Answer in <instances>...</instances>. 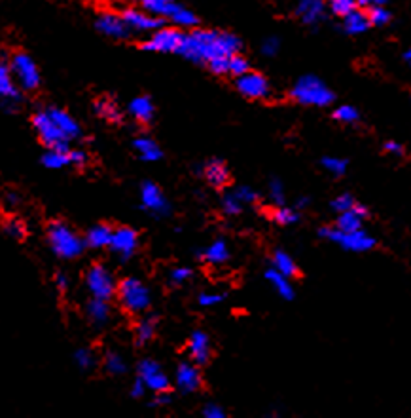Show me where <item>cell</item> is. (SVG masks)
Listing matches in <instances>:
<instances>
[{"instance_id":"6da1fadb","label":"cell","mask_w":411,"mask_h":418,"mask_svg":"<svg viewBox=\"0 0 411 418\" xmlns=\"http://www.w3.org/2000/svg\"><path fill=\"white\" fill-rule=\"evenodd\" d=\"M241 50V40L224 31L195 29L184 36L180 56L193 63H209L216 58H231Z\"/></svg>"},{"instance_id":"7a4b0ae2","label":"cell","mask_w":411,"mask_h":418,"mask_svg":"<svg viewBox=\"0 0 411 418\" xmlns=\"http://www.w3.org/2000/svg\"><path fill=\"white\" fill-rule=\"evenodd\" d=\"M290 97L305 107H328L335 99V95L326 86V82H322L315 74L301 76L290 90Z\"/></svg>"},{"instance_id":"3957f363","label":"cell","mask_w":411,"mask_h":418,"mask_svg":"<svg viewBox=\"0 0 411 418\" xmlns=\"http://www.w3.org/2000/svg\"><path fill=\"white\" fill-rule=\"evenodd\" d=\"M48 244H50L51 251L55 253L59 259L71 260L80 257L84 253L85 240H82L72 231L69 224L61 223V221H53L48 226Z\"/></svg>"},{"instance_id":"277c9868","label":"cell","mask_w":411,"mask_h":418,"mask_svg":"<svg viewBox=\"0 0 411 418\" xmlns=\"http://www.w3.org/2000/svg\"><path fill=\"white\" fill-rule=\"evenodd\" d=\"M118 299H120L121 306L131 314H141L152 303L150 289L139 278H133V276L118 283Z\"/></svg>"},{"instance_id":"5b68a950","label":"cell","mask_w":411,"mask_h":418,"mask_svg":"<svg viewBox=\"0 0 411 418\" xmlns=\"http://www.w3.org/2000/svg\"><path fill=\"white\" fill-rule=\"evenodd\" d=\"M319 234L322 238L330 240L333 244H340L343 249L347 251H369L376 247V238L369 236L366 231H355V232H343L338 226H324L320 228Z\"/></svg>"},{"instance_id":"8992f818","label":"cell","mask_w":411,"mask_h":418,"mask_svg":"<svg viewBox=\"0 0 411 418\" xmlns=\"http://www.w3.org/2000/svg\"><path fill=\"white\" fill-rule=\"evenodd\" d=\"M10 69L14 74L17 86L25 92H35L40 86V72L36 67L35 59L30 58L25 51H15L10 59Z\"/></svg>"},{"instance_id":"52a82bcc","label":"cell","mask_w":411,"mask_h":418,"mask_svg":"<svg viewBox=\"0 0 411 418\" xmlns=\"http://www.w3.org/2000/svg\"><path fill=\"white\" fill-rule=\"evenodd\" d=\"M85 287L91 293L95 299H105L110 301L114 295H118V285L110 270L103 267V265H93L87 272H85Z\"/></svg>"},{"instance_id":"ba28073f","label":"cell","mask_w":411,"mask_h":418,"mask_svg":"<svg viewBox=\"0 0 411 418\" xmlns=\"http://www.w3.org/2000/svg\"><path fill=\"white\" fill-rule=\"evenodd\" d=\"M186 33L175 27H161L154 31L146 42H142V50L146 51H161V53H178L184 42Z\"/></svg>"},{"instance_id":"9c48e42d","label":"cell","mask_w":411,"mask_h":418,"mask_svg":"<svg viewBox=\"0 0 411 418\" xmlns=\"http://www.w3.org/2000/svg\"><path fill=\"white\" fill-rule=\"evenodd\" d=\"M235 87H237L239 94L248 97V99H265L271 94V86L268 78L260 72L252 71L245 72L243 76H237L235 78Z\"/></svg>"},{"instance_id":"30bf717a","label":"cell","mask_w":411,"mask_h":418,"mask_svg":"<svg viewBox=\"0 0 411 418\" xmlns=\"http://www.w3.org/2000/svg\"><path fill=\"white\" fill-rule=\"evenodd\" d=\"M141 206L142 209H146L148 213L156 217H165L170 213V206L167 202V198L161 192V188L157 187L156 183H142L141 187Z\"/></svg>"},{"instance_id":"8fae6325","label":"cell","mask_w":411,"mask_h":418,"mask_svg":"<svg viewBox=\"0 0 411 418\" xmlns=\"http://www.w3.org/2000/svg\"><path fill=\"white\" fill-rule=\"evenodd\" d=\"M123 15V19L129 25V29L137 31V33H154V31L161 29L164 27V17H159V15H154L146 12L144 8H128V10H123L121 12Z\"/></svg>"},{"instance_id":"7c38bea8","label":"cell","mask_w":411,"mask_h":418,"mask_svg":"<svg viewBox=\"0 0 411 418\" xmlns=\"http://www.w3.org/2000/svg\"><path fill=\"white\" fill-rule=\"evenodd\" d=\"M33 128L38 133V137L46 147H53L59 141H64V133L59 130V126L53 122V118L48 115V110H40L33 116ZM69 141V139H67Z\"/></svg>"},{"instance_id":"4fadbf2b","label":"cell","mask_w":411,"mask_h":418,"mask_svg":"<svg viewBox=\"0 0 411 418\" xmlns=\"http://www.w3.org/2000/svg\"><path fill=\"white\" fill-rule=\"evenodd\" d=\"M139 376L144 381L146 388L156 394L169 390V378L165 376L159 363H156L154 360H144L139 363Z\"/></svg>"},{"instance_id":"5bb4252c","label":"cell","mask_w":411,"mask_h":418,"mask_svg":"<svg viewBox=\"0 0 411 418\" xmlns=\"http://www.w3.org/2000/svg\"><path fill=\"white\" fill-rule=\"evenodd\" d=\"M137 244H139L137 232L133 231V228H129V226H120V228L114 231L110 249L125 262V260L131 259V255L135 253Z\"/></svg>"},{"instance_id":"9a60e30c","label":"cell","mask_w":411,"mask_h":418,"mask_svg":"<svg viewBox=\"0 0 411 418\" xmlns=\"http://www.w3.org/2000/svg\"><path fill=\"white\" fill-rule=\"evenodd\" d=\"M95 27L99 33H103L105 36L116 38V40H123L129 36V25L123 19V15L112 14V12H105L97 17Z\"/></svg>"},{"instance_id":"2e32d148","label":"cell","mask_w":411,"mask_h":418,"mask_svg":"<svg viewBox=\"0 0 411 418\" xmlns=\"http://www.w3.org/2000/svg\"><path fill=\"white\" fill-rule=\"evenodd\" d=\"M0 95H2V101H4L6 108H12L21 101L19 86L15 82L14 74H12L10 63H6V61H2V65H0Z\"/></svg>"},{"instance_id":"e0dca14e","label":"cell","mask_w":411,"mask_h":418,"mask_svg":"<svg viewBox=\"0 0 411 418\" xmlns=\"http://www.w3.org/2000/svg\"><path fill=\"white\" fill-rule=\"evenodd\" d=\"M296 15L305 25H317L326 15V0H298Z\"/></svg>"},{"instance_id":"ac0fdd59","label":"cell","mask_w":411,"mask_h":418,"mask_svg":"<svg viewBox=\"0 0 411 418\" xmlns=\"http://www.w3.org/2000/svg\"><path fill=\"white\" fill-rule=\"evenodd\" d=\"M198 365V363H195ZM193 363H180L177 369V386L186 394H192L201 388V375L199 369Z\"/></svg>"},{"instance_id":"d6986e66","label":"cell","mask_w":411,"mask_h":418,"mask_svg":"<svg viewBox=\"0 0 411 418\" xmlns=\"http://www.w3.org/2000/svg\"><path fill=\"white\" fill-rule=\"evenodd\" d=\"M188 350H190L193 363L205 365L207 361L211 360V342H209L207 333L193 331L192 337H190V342H188Z\"/></svg>"},{"instance_id":"ffe728a7","label":"cell","mask_w":411,"mask_h":418,"mask_svg":"<svg viewBox=\"0 0 411 418\" xmlns=\"http://www.w3.org/2000/svg\"><path fill=\"white\" fill-rule=\"evenodd\" d=\"M48 110V115L53 118V122L59 126V130L63 131L64 137L69 139V141H72V139L80 137V133H82V130H80L78 122L72 118L67 110H63V108H57V107H50L46 108Z\"/></svg>"},{"instance_id":"44dd1931","label":"cell","mask_w":411,"mask_h":418,"mask_svg":"<svg viewBox=\"0 0 411 418\" xmlns=\"http://www.w3.org/2000/svg\"><path fill=\"white\" fill-rule=\"evenodd\" d=\"M368 217V209L362 208L360 203H356L355 208L349 209V211H343L338 217V223L335 226L343 232H355L362 228V219Z\"/></svg>"},{"instance_id":"7402d4cb","label":"cell","mask_w":411,"mask_h":418,"mask_svg":"<svg viewBox=\"0 0 411 418\" xmlns=\"http://www.w3.org/2000/svg\"><path fill=\"white\" fill-rule=\"evenodd\" d=\"M112 236L114 231L108 224H95L85 234V244L89 245L91 249H105V247H110V244H112Z\"/></svg>"},{"instance_id":"603a6c76","label":"cell","mask_w":411,"mask_h":418,"mask_svg":"<svg viewBox=\"0 0 411 418\" xmlns=\"http://www.w3.org/2000/svg\"><path fill=\"white\" fill-rule=\"evenodd\" d=\"M371 27V22H369L368 12H362L358 8H355L351 14H347L343 17V29L347 35H362Z\"/></svg>"},{"instance_id":"cb8c5ba5","label":"cell","mask_w":411,"mask_h":418,"mask_svg":"<svg viewBox=\"0 0 411 418\" xmlns=\"http://www.w3.org/2000/svg\"><path fill=\"white\" fill-rule=\"evenodd\" d=\"M129 115L135 118L137 122L141 124H148L152 122V118H154V103L150 97L146 95H141V97H135L133 101L129 103Z\"/></svg>"},{"instance_id":"d4e9b609","label":"cell","mask_w":411,"mask_h":418,"mask_svg":"<svg viewBox=\"0 0 411 418\" xmlns=\"http://www.w3.org/2000/svg\"><path fill=\"white\" fill-rule=\"evenodd\" d=\"M133 149L139 154V158L144 160V162H157L164 156V152L157 147L156 141L150 137H137L133 141Z\"/></svg>"},{"instance_id":"484cf974","label":"cell","mask_w":411,"mask_h":418,"mask_svg":"<svg viewBox=\"0 0 411 418\" xmlns=\"http://www.w3.org/2000/svg\"><path fill=\"white\" fill-rule=\"evenodd\" d=\"M87 317L93 325L97 327H103L110 319V308H108V301L105 299H95L93 296L91 301L87 303Z\"/></svg>"},{"instance_id":"4316f807","label":"cell","mask_w":411,"mask_h":418,"mask_svg":"<svg viewBox=\"0 0 411 418\" xmlns=\"http://www.w3.org/2000/svg\"><path fill=\"white\" fill-rule=\"evenodd\" d=\"M265 280L270 281L271 287L275 289L279 296H283V299H286V301L294 299V289H292L290 285V278H286L284 274H281V272L275 270V268H270V270L265 272Z\"/></svg>"},{"instance_id":"83f0119b","label":"cell","mask_w":411,"mask_h":418,"mask_svg":"<svg viewBox=\"0 0 411 418\" xmlns=\"http://www.w3.org/2000/svg\"><path fill=\"white\" fill-rule=\"evenodd\" d=\"M205 179L213 185V187H224L227 181H229V174H227V167L218 162V160H213L205 166Z\"/></svg>"},{"instance_id":"f1b7e54d","label":"cell","mask_w":411,"mask_h":418,"mask_svg":"<svg viewBox=\"0 0 411 418\" xmlns=\"http://www.w3.org/2000/svg\"><path fill=\"white\" fill-rule=\"evenodd\" d=\"M203 259L211 265H222L229 259V249H227L226 240H214L213 244L203 251Z\"/></svg>"},{"instance_id":"f546056e","label":"cell","mask_w":411,"mask_h":418,"mask_svg":"<svg viewBox=\"0 0 411 418\" xmlns=\"http://www.w3.org/2000/svg\"><path fill=\"white\" fill-rule=\"evenodd\" d=\"M141 8L154 15H159L164 19H169L173 10L177 8L178 2H170V0H139Z\"/></svg>"},{"instance_id":"4dcf8cb0","label":"cell","mask_w":411,"mask_h":418,"mask_svg":"<svg viewBox=\"0 0 411 418\" xmlns=\"http://www.w3.org/2000/svg\"><path fill=\"white\" fill-rule=\"evenodd\" d=\"M273 268L286 276V278H296L298 276V265L294 262V259L288 253L284 251L273 253Z\"/></svg>"},{"instance_id":"1f68e13d","label":"cell","mask_w":411,"mask_h":418,"mask_svg":"<svg viewBox=\"0 0 411 418\" xmlns=\"http://www.w3.org/2000/svg\"><path fill=\"white\" fill-rule=\"evenodd\" d=\"M169 19L175 23L177 27H184V29L195 27V25L199 23L198 15L193 14L192 10H188L186 6H180V4H177V8L173 10V14H170Z\"/></svg>"},{"instance_id":"d6a6232c","label":"cell","mask_w":411,"mask_h":418,"mask_svg":"<svg viewBox=\"0 0 411 418\" xmlns=\"http://www.w3.org/2000/svg\"><path fill=\"white\" fill-rule=\"evenodd\" d=\"M95 112L99 116H103L105 120L112 124L121 122V112L120 108L116 107V103L110 101V99H99V101H95Z\"/></svg>"},{"instance_id":"836d02e7","label":"cell","mask_w":411,"mask_h":418,"mask_svg":"<svg viewBox=\"0 0 411 418\" xmlns=\"http://www.w3.org/2000/svg\"><path fill=\"white\" fill-rule=\"evenodd\" d=\"M156 327H157V319L156 317H144L139 321L137 325V342L139 344H146L148 340L154 339V335H156Z\"/></svg>"},{"instance_id":"e575fe53","label":"cell","mask_w":411,"mask_h":418,"mask_svg":"<svg viewBox=\"0 0 411 418\" xmlns=\"http://www.w3.org/2000/svg\"><path fill=\"white\" fill-rule=\"evenodd\" d=\"M42 164L46 167H50V169H61V167L71 164V158H69V154H64V152L50 149V151L42 156Z\"/></svg>"},{"instance_id":"d590c367","label":"cell","mask_w":411,"mask_h":418,"mask_svg":"<svg viewBox=\"0 0 411 418\" xmlns=\"http://www.w3.org/2000/svg\"><path fill=\"white\" fill-rule=\"evenodd\" d=\"M105 369L110 375H123L128 371V363L123 361L118 352H108L105 356Z\"/></svg>"},{"instance_id":"8d00e7d4","label":"cell","mask_w":411,"mask_h":418,"mask_svg":"<svg viewBox=\"0 0 411 418\" xmlns=\"http://www.w3.org/2000/svg\"><path fill=\"white\" fill-rule=\"evenodd\" d=\"M368 17L371 25H377V27H383L390 22V12L385 8V4H379V6H369L368 8Z\"/></svg>"},{"instance_id":"74e56055","label":"cell","mask_w":411,"mask_h":418,"mask_svg":"<svg viewBox=\"0 0 411 418\" xmlns=\"http://www.w3.org/2000/svg\"><path fill=\"white\" fill-rule=\"evenodd\" d=\"M333 118L341 124H355L358 122V110L355 107H351V105H341V107L335 108V112H333Z\"/></svg>"},{"instance_id":"f35d334b","label":"cell","mask_w":411,"mask_h":418,"mask_svg":"<svg viewBox=\"0 0 411 418\" xmlns=\"http://www.w3.org/2000/svg\"><path fill=\"white\" fill-rule=\"evenodd\" d=\"M356 6H358L356 0H328V8L332 10V14L340 15V17L351 14Z\"/></svg>"},{"instance_id":"ab89813d","label":"cell","mask_w":411,"mask_h":418,"mask_svg":"<svg viewBox=\"0 0 411 418\" xmlns=\"http://www.w3.org/2000/svg\"><path fill=\"white\" fill-rule=\"evenodd\" d=\"M273 221L277 224H283V226H288V224H294L298 221V213L290 208H284V206H279V208L273 211Z\"/></svg>"},{"instance_id":"60d3db41","label":"cell","mask_w":411,"mask_h":418,"mask_svg":"<svg viewBox=\"0 0 411 418\" xmlns=\"http://www.w3.org/2000/svg\"><path fill=\"white\" fill-rule=\"evenodd\" d=\"M322 167L326 169L328 174L335 175V177H341V175L347 172V162H345L343 158L326 156V158H322Z\"/></svg>"},{"instance_id":"b9f144b4","label":"cell","mask_w":411,"mask_h":418,"mask_svg":"<svg viewBox=\"0 0 411 418\" xmlns=\"http://www.w3.org/2000/svg\"><path fill=\"white\" fill-rule=\"evenodd\" d=\"M250 71V65H248V61L239 53H235L229 58V74H234L235 78L237 76H243L245 72Z\"/></svg>"},{"instance_id":"7bdbcfd3","label":"cell","mask_w":411,"mask_h":418,"mask_svg":"<svg viewBox=\"0 0 411 418\" xmlns=\"http://www.w3.org/2000/svg\"><path fill=\"white\" fill-rule=\"evenodd\" d=\"M222 209H224V213L229 217H235L239 215L243 211V202L234 194H227L226 198H224V202H222Z\"/></svg>"},{"instance_id":"ee69618b","label":"cell","mask_w":411,"mask_h":418,"mask_svg":"<svg viewBox=\"0 0 411 418\" xmlns=\"http://www.w3.org/2000/svg\"><path fill=\"white\" fill-rule=\"evenodd\" d=\"M74 361H76V365H78L80 369H84V371H87V369H91L93 365H95L93 352L91 350H87V348H80L78 352L74 353Z\"/></svg>"},{"instance_id":"f6af8a7d","label":"cell","mask_w":411,"mask_h":418,"mask_svg":"<svg viewBox=\"0 0 411 418\" xmlns=\"http://www.w3.org/2000/svg\"><path fill=\"white\" fill-rule=\"evenodd\" d=\"M4 232H6L10 238H15V240L25 238V234H27L23 223H19L17 219H10V221H6V223H4Z\"/></svg>"},{"instance_id":"bcb514c9","label":"cell","mask_w":411,"mask_h":418,"mask_svg":"<svg viewBox=\"0 0 411 418\" xmlns=\"http://www.w3.org/2000/svg\"><path fill=\"white\" fill-rule=\"evenodd\" d=\"M356 206V200L351 194H341L338 196L332 202V209L338 211V213H343V211H349Z\"/></svg>"},{"instance_id":"7dc6e473","label":"cell","mask_w":411,"mask_h":418,"mask_svg":"<svg viewBox=\"0 0 411 418\" xmlns=\"http://www.w3.org/2000/svg\"><path fill=\"white\" fill-rule=\"evenodd\" d=\"M270 198H271V202L277 203V206H283L284 203V188H283V183H281L279 179H271Z\"/></svg>"},{"instance_id":"c3c4849f","label":"cell","mask_w":411,"mask_h":418,"mask_svg":"<svg viewBox=\"0 0 411 418\" xmlns=\"http://www.w3.org/2000/svg\"><path fill=\"white\" fill-rule=\"evenodd\" d=\"M207 65H209V69H211L214 74H218V76L229 74V58H216L213 59V61H209Z\"/></svg>"},{"instance_id":"681fc988","label":"cell","mask_w":411,"mask_h":418,"mask_svg":"<svg viewBox=\"0 0 411 418\" xmlns=\"http://www.w3.org/2000/svg\"><path fill=\"white\" fill-rule=\"evenodd\" d=\"M190 278H192V270H190V268L178 267L170 272L169 281L170 283H175V285H182V283H186Z\"/></svg>"},{"instance_id":"f907efd6","label":"cell","mask_w":411,"mask_h":418,"mask_svg":"<svg viewBox=\"0 0 411 418\" xmlns=\"http://www.w3.org/2000/svg\"><path fill=\"white\" fill-rule=\"evenodd\" d=\"M277 51H279V38H277V36H270V38H265V40L262 42L263 56L273 58V56H277Z\"/></svg>"},{"instance_id":"816d5d0a","label":"cell","mask_w":411,"mask_h":418,"mask_svg":"<svg viewBox=\"0 0 411 418\" xmlns=\"http://www.w3.org/2000/svg\"><path fill=\"white\" fill-rule=\"evenodd\" d=\"M235 196L241 200L243 203H254L256 200H258V194H256L252 188L248 187H239L237 190H235Z\"/></svg>"},{"instance_id":"f5cc1de1","label":"cell","mask_w":411,"mask_h":418,"mask_svg":"<svg viewBox=\"0 0 411 418\" xmlns=\"http://www.w3.org/2000/svg\"><path fill=\"white\" fill-rule=\"evenodd\" d=\"M222 299H224V295H216V293H201V295H199V304L205 306V308H209V306H214V304L222 303Z\"/></svg>"},{"instance_id":"db71d44e","label":"cell","mask_w":411,"mask_h":418,"mask_svg":"<svg viewBox=\"0 0 411 418\" xmlns=\"http://www.w3.org/2000/svg\"><path fill=\"white\" fill-rule=\"evenodd\" d=\"M203 417L205 418H226V411L216 403H209L205 405V409H203Z\"/></svg>"},{"instance_id":"11a10c76","label":"cell","mask_w":411,"mask_h":418,"mask_svg":"<svg viewBox=\"0 0 411 418\" xmlns=\"http://www.w3.org/2000/svg\"><path fill=\"white\" fill-rule=\"evenodd\" d=\"M146 384H144V381H142L141 376L137 378L135 383H133V388H131V396L135 397V399H139V397L144 396V392H146Z\"/></svg>"},{"instance_id":"9f6ffc18","label":"cell","mask_w":411,"mask_h":418,"mask_svg":"<svg viewBox=\"0 0 411 418\" xmlns=\"http://www.w3.org/2000/svg\"><path fill=\"white\" fill-rule=\"evenodd\" d=\"M385 152L394 154V156H400V154H404V149H402V144L396 143V141H387V143H385Z\"/></svg>"},{"instance_id":"6f0895ef","label":"cell","mask_w":411,"mask_h":418,"mask_svg":"<svg viewBox=\"0 0 411 418\" xmlns=\"http://www.w3.org/2000/svg\"><path fill=\"white\" fill-rule=\"evenodd\" d=\"M69 158H71V164H74V166H84L85 164V154L82 151H72L71 149Z\"/></svg>"},{"instance_id":"680465c9","label":"cell","mask_w":411,"mask_h":418,"mask_svg":"<svg viewBox=\"0 0 411 418\" xmlns=\"http://www.w3.org/2000/svg\"><path fill=\"white\" fill-rule=\"evenodd\" d=\"M358 2V6H379V4H387L389 0H356Z\"/></svg>"},{"instance_id":"91938a15","label":"cell","mask_w":411,"mask_h":418,"mask_svg":"<svg viewBox=\"0 0 411 418\" xmlns=\"http://www.w3.org/2000/svg\"><path fill=\"white\" fill-rule=\"evenodd\" d=\"M57 287H59V291H67V287H69V278L64 274H57Z\"/></svg>"},{"instance_id":"94428289","label":"cell","mask_w":411,"mask_h":418,"mask_svg":"<svg viewBox=\"0 0 411 418\" xmlns=\"http://www.w3.org/2000/svg\"><path fill=\"white\" fill-rule=\"evenodd\" d=\"M170 401V396L167 394V392H159V394H156V403L159 405H165Z\"/></svg>"},{"instance_id":"6125c7cd","label":"cell","mask_w":411,"mask_h":418,"mask_svg":"<svg viewBox=\"0 0 411 418\" xmlns=\"http://www.w3.org/2000/svg\"><path fill=\"white\" fill-rule=\"evenodd\" d=\"M6 202H8V206H17V203H19V196L14 194V192H8Z\"/></svg>"},{"instance_id":"be15d7a7","label":"cell","mask_w":411,"mask_h":418,"mask_svg":"<svg viewBox=\"0 0 411 418\" xmlns=\"http://www.w3.org/2000/svg\"><path fill=\"white\" fill-rule=\"evenodd\" d=\"M404 59H405V63H408V65L411 67V48L404 53Z\"/></svg>"},{"instance_id":"e7e4bbea","label":"cell","mask_w":411,"mask_h":418,"mask_svg":"<svg viewBox=\"0 0 411 418\" xmlns=\"http://www.w3.org/2000/svg\"><path fill=\"white\" fill-rule=\"evenodd\" d=\"M307 203H309V200H307V198H299V200H298V208H305Z\"/></svg>"},{"instance_id":"03108f58","label":"cell","mask_w":411,"mask_h":418,"mask_svg":"<svg viewBox=\"0 0 411 418\" xmlns=\"http://www.w3.org/2000/svg\"><path fill=\"white\" fill-rule=\"evenodd\" d=\"M170 2H177V0H170Z\"/></svg>"}]
</instances>
